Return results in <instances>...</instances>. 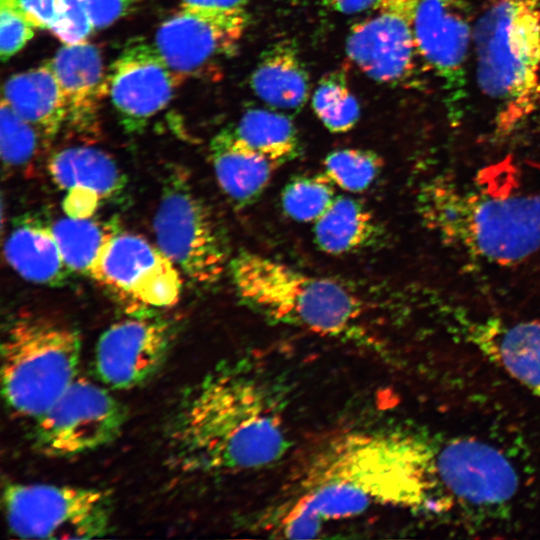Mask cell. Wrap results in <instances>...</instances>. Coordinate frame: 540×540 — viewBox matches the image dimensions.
<instances>
[{
    "mask_svg": "<svg viewBox=\"0 0 540 540\" xmlns=\"http://www.w3.org/2000/svg\"><path fill=\"white\" fill-rule=\"evenodd\" d=\"M420 438L404 431L350 432L326 441L300 465L274 531L314 538L331 521L371 506L419 510Z\"/></svg>",
    "mask_w": 540,
    "mask_h": 540,
    "instance_id": "cell-1",
    "label": "cell"
},
{
    "mask_svg": "<svg viewBox=\"0 0 540 540\" xmlns=\"http://www.w3.org/2000/svg\"><path fill=\"white\" fill-rule=\"evenodd\" d=\"M170 456L188 473H239L279 461L290 446L283 405L248 369L207 375L180 401L168 426Z\"/></svg>",
    "mask_w": 540,
    "mask_h": 540,
    "instance_id": "cell-2",
    "label": "cell"
},
{
    "mask_svg": "<svg viewBox=\"0 0 540 540\" xmlns=\"http://www.w3.org/2000/svg\"><path fill=\"white\" fill-rule=\"evenodd\" d=\"M416 203L426 228L486 262L510 265L540 249V193L494 194L435 178Z\"/></svg>",
    "mask_w": 540,
    "mask_h": 540,
    "instance_id": "cell-3",
    "label": "cell"
},
{
    "mask_svg": "<svg viewBox=\"0 0 540 540\" xmlns=\"http://www.w3.org/2000/svg\"><path fill=\"white\" fill-rule=\"evenodd\" d=\"M476 79L508 137L540 110V0H491L473 27Z\"/></svg>",
    "mask_w": 540,
    "mask_h": 540,
    "instance_id": "cell-4",
    "label": "cell"
},
{
    "mask_svg": "<svg viewBox=\"0 0 540 540\" xmlns=\"http://www.w3.org/2000/svg\"><path fill=\"white\" fill-rule=\"evenodd\" d=\"M228 273L239 300L272 321L326 337L359 333L362 302L334 280L250 251L231 257Z\"/></svg>",
    "mask_w": 540,
    "mask_h": 540,
    "instance_id": "cell-5",
    "label": "cell"
},
{
    "mask_svg": "<svg viewBox=\"0 0 540 540\" xmlns=\"http://www.w3.org/2000/svg\"><path fill=\"white\" fill-rule=\"evenodd\" d=\"M81 352L77 330L23 315L6 328L1 345V382L9 408L37 419L75 381Z\"/></svg>",
    "mask_w": 540,
    "mask_h": 540,
    "instance_id": "cell-6",
    "label": "cell"
},
{
    "mask_svg": "<svg viewBox=\"0 0 540 540\" xmlns=\"http://www.w3.org/2000/svg\"><path fill=\"white\" fill-rule=\"evenodd\" d=\"M153 229L159 249L200 288L214 286L228 271L224 230L180 166L164 175Z\"/></svg>",
    "mask_w": 540,
    "mask_h": 540,
    "instance_id": "cell-7",
    "label": "cell"
},
{
    "mask_svg": "<svg viewBox=\"0 0 540 540\" xmlns=\"http://www.w3.org/2000/svg\"><path fill=\"white\" fill-rule=\"evenodd\" d=\"M9 530L23 539H91L111 524L113 500L104 489L9 483L3 493Z\"/></svg>",
    "mask_w": 540,
    "mask_h": 540,
    "instance_id": "cell-8",
    "label": "cell"
},
{
    "mask_svg": "<svg viewBox=\"0 0 540 540\" xmlns=\"http://www.w3.org/2000/svg\"><path fill=\"white\" fill-rule=\"evenodd\" d=\"M89 277L118 298L130 315L171 307L182 289L181 272L158 246L122 230L105 245Z\"/></svg>",
    "mask_w": 540,
    "mask_h": 540,
    "instance_id": "cell-9",
    "label": "cell"
},
{
    "mask_svg": "<svg viewBox=\"0 0 540 540\" xmlns=\"http://www.w3.org/2000/svg\"><path fill=\"white\" fill-rule=\"evenodd\" d=\"M36 420L34 447L42 455L65 458L99 449L121 433L126 413L111 394L77 377Z\"/></svg>",
    "mask_w": 540,
    "mask_h": 540,
    "instance_id": "cell-10",
    "label": "cell"
},
{
    "mask_svg": "<svg viewBox=\"0 0 540 540\" xmlns=\"http://www.w3.org/2000/svg\"><path fill=\"white\" fill-rule=\"evenodd\" d=\"M417 4L418 0H379L369 16L350 28L346 54L369 78L398 86L415 82L424 63L414 33Z\"/></svg>",
    "mask_w": 540,
    "mask_h": 540,
    "instance_id": "cell-11",
    "label": "cell"
},
{
    "mask_svg": "<svg viewBox=\"0 0 540 540\" xmlns=\"http://www.w3.org/2000/svg\"><path fill=\"white\" fill-rule=\"evenodd\" d=\"M470 0H418L414 33L420 56L440 80L448 118L460 122L467 100V62L473 37Z\"/></svg>",
    "mask_w": 540,
    "mask_h": 540,
    "instance_id": "cell-12",
    "label": "cell"
},
{
    "mask_svg": "<svg viewBox=\"0 0 540 540\" xmlns=\"http://www.w3.org/2000/svg\"><path fill=\"white\" fill-rule=\"evenodd\" d=\"M181 78L155 45L133 38L106 73L107 95L127 133H139L171 101Z\"/></svg>",
    "mask_w": 540,
    "mask_h": 540,
    "instance_id": "cell-13",
    "label": "cell"
},
{
    "mask_svg": "<svg viewBox=\"0 0 540 540\" xmlns=\"http://www.w3.org/2000/svg\"><path fill=\"white\" fill-rule=\"evenodd\" d=\"M247 22V12L182 6L160 25L154 45L169 68L182 79L219 57L232 54Z\"/></svg>",
    "mask_w": 540,
    "mask_h": 540,
    "instance_id": "cell-14",
    "label": "cell"
},
{
    "mask_svg": "<svg viewBox=\"0 0 540 540\" xmlns=\"http://www.w3.org/2000/svg\"><path fill=\"white\" fill-rule=\"evenodd\" d=\"M171 340L168 321L151 314L131 315L101 334L95 353L97 374L111 388L138 386L158 370Z\"/></svg>",
    "mask_w": 540,
    "mask_h": 540,
    "instance_id": "cell-15",
    "label": "cell"
},
{
    "mask_svg": "<svg viewBox=\"0 0 540 540\" xmlns=\"http://www.w3.org/2000/svg\"><path fill=\"white\" fill-rule=\"evenodd\" d=\"M66 103V125L88 140L100 133L99 109L107 94L98 48L86 41L61 47L50 60Z\"/></svg>",
    "mask_w": 540,
    "mask_h": 540,
    "instance_id": "cell-16",
    "label": "cell"
},
{
    "mask_svg": "<svg viewBox=\"0 0 540 540\" xmlns=\"http://www.w3.org/2000/svg\"><path fill=\"white\" fill-rule=\"evenodd\" d=\"M467 338L514 379L540 396V321H461Z\"/></svg>",
    "mask_w": 540,
    "mask_h": 540,
    "instance_id": "cell-17",
    "label": "cell"
},
{
    "mask_svg": "<svg viewBox=\"0 0 540 540\" xmlns=\"http://www.w3.org/2000/svg\"><path fill=\"white\" fill-rule=\"evenodd\" d=\"M210 160L219 186L240 207L254 202L279 168L239 140L232 128L222 130L212 139Z\"/></svg>",
    "mask_w": 540,
    "mask_h": 540,
    "instance_id": "cell-18",
    "label": "cell"
},
{
    "mask_svg": "<svg viewBox=\"0 0 540 540\" xmlns=\"http://www.w3.org/2000/svg\"><path fill=\"white\" fill-rule=\"evenodd\" d=\"M8 264L25 280L64 286L73 272L65 263L51 226L34 217L16 221L4 244Z\"/></svg>",
    "mask_w": 540,
    "mask_h": 540,
    "instance_id": "cell-19",
    "label": "cell"
},
{
    "mask_svg": "<svg viewBox=\"0 0 540 540\" xmlns=\"http://www.w3.org/2000/svg\"><path fill=\"white\" fill-rule=\"evenodd\" d=\"M250 86L272 107L299 110L306 104L309 74L293 39H278L264 49L251 74Z\"/></svg>",
    "mask_w": 540,
    "mask_h": 540,
    "instance_id": "cell-20",
    "label": "cell"
},
{
    "mask_svg": "<svg viewBox=\"0 0 540 540\" xmlns=\"http://www.w3.org/2000/svg\"><path fill=\"white\" fill-rule=\"evenodd\" d=\"M2 99L49 140L66 125V103L50 61L11 76Z\"/></svg>",
    "mask_w": 540,
    "mask_h": 540,
    "instance_id": "cell-21",
    "label": "cell"
},
{
    "mask_svg": "<svg viewBox=\"0 0 540 540\" xmlns=\"http://www.w3.org/2000/svg\"><path fill=\"white\" fill-rule=\"evenodd\" d=\"M54 183L64 189H86L102 201L122 195L127 179L115 160L101 149L72 146L54 153L48 161Z\"/></svg>",
    "mask_w": 540,
    "mask_h": 540,
    "instance_id": "cell-22",
    "label": "cell"
},
{
    "mask_svg": "<svg viewBox=\"0 0 540 540\" xmlns=\"http://www.w3.org/2000/svg\"><path fill=\"white\" fill-rule=\"evenodd\" d=\"M373 214L359 200L336 196L327 210L314 222L317 247L330 255H345L367 247L378 235Z\"/></svg>",
    "mask_w": 540,
    "mask_h": 540,
    "instance_id": "cell-23",
    "label": "cell"
},
{
    "mask_svg": "<svg viewBox=\"0 0 540 540\" xmlns=\"http://www.w3.org/2000/svg\"><path fill=\"white\" fill-rule=\"evenodd\" d=\"M235 136L279 167L298 157V132L287 116L266 109H249L232 127Z\"/></svg>",
    "mask_w": 540,
    "mask_h": 540,
    "instance_id": "cell-24",
    "label": "cell"
},
{
    "mask_svg": "<svg viewBox=\"0 0 540 540\" xmlns=\"http://www.w3.org/2000/svg\"><path fill=\"white\" fill-rule=\"evenodd\" d=\"M52 231L67 266L73 273L89 276L90 270L113 235L120 230L116 221L90 218H62Z\"/></svg>",
    "mask_w": 540,
    "mask_h": 540,
    "instance_id": "cell-25",
    "label": "cell"
},
{
    "mask_svg": "<svg viewBox=\"0 0 540 540\" xmlns=\"http://www.w3.org/2000/svg\"><path fill=\"white\" fill-rule=\"evenodd\" d=\"M49 139L17 114L4 100L0 105L1 158L6 171L31 172Z\"/></svg>",
    "mask_w": 540,
    "mask_h": 540,
    "instance_id": "cell-26",
    "label": "cell"
},
{
    "mask_svg": "<svg viewBox=\"0 0 540 540\" xmlns=\"http://www.w3.org/2000/svg\"><path fill=\"white\" fill-rule=\"evenodd\" d=\"M312 108L333 133L350 131L360 118L359 103L342 71H333L321 78L312 96Z\"/></svg>",
    "mask_w": 540,
    "mask_h": 540,
    "instance_id": "cell-27",
    "label": "cell"
},
{
    "mask_svg": "<svg viewBox=\"0 0 540 540\" xmlns=\"http://www.w3.org/2000/svg\"><path fill=\"white\" fill-rule=\"evenodd\" d=\"M383 167L382 158L374 151L345 148L332 151L323 161V173L337 187L360 193L368 189Z\"/></svg>",
    "mask_w": 540,
    "mask_h": 540,
    "instance_id": "cell-28",
    "label": "cell"
},
{
    "mask_svg": "<svg viewBox=\"0 0 540 540\" xmlns=\"http://www.w3.org/2000/svg\"><path fill=\"white\" fill-rule=\"evenodd\" d=\"M334 187L324 173L296 177L282 191V208L295 221L314 223L335 199Z\"/></svg>",
    "mask_w": 540,
    "mask_h": 540,
    "instance_id": "cell-29",
    "label": "cell"
},
{
    "mask_svg": "<svg viewBox=\"0 0 540 540\" xmlns=\"http://www.w3.org/2000/svg\"><path fill=\"white\" fill-rule=\"evenodd\" d=\"M19 0H0V55L3 62L18 53L34 36Z\"/></svg>",
    "mask_w": 540,
    "mask_h": 540,
    "instance_id": "cell-30",
    "label": "cell"
},
{
    "mask_svg": "<svg viewBox=\"0 0 540 540\" xmlns=\"http://www.w3.org/2000/svg\"><path fill=\"white\" fill-rule=\"evenodd\" d=\"M93 30L85 0H59V16L51 31L64 44L84 42Z\"/></svg>",
    "mask_w": 540,
    "mask_h": 540,
    "instance_id": "cell-31",
    "label": "cell"
},
{
    "mask_svg": "<svg viewBox=\"0 0 540 540\" xmlns=\"http://www.w3.org/2000/svg\"><path fill=\"white\" fill-rule=\"evenodd\" d=\"M85 4L94 29H102L123 17L127 13L131 1L85 0Z\"/></svg>",
    "mask_w": 540,
    "mask_h": 540,
    "instance_id": "cell-32",
    "label": "cell"
},
{
    "mask_svg": "<svg viewBox=\"0 0 540 540\" xmlns=\"http://www.w3.org/2000/svg\"><path fill=\"white\" fill-rule=\"evenodd\" d=\"M101 201L100 197L92 191L72 188L67 190L63 200V209L68 217L90 218L96 212Z\"/></svg>",
    "mask_w": 540,
    "mask_h": 540,
    "instance_id": "cell-33",
    "label": "cell"
},
{
    "mask_svg": "<svg viewBox=\"0 0 540 540\" xmlns=\"http://www.w3.org/2000/svg\"><path fill=\"white\" fill-rule=\"evenodd\" d=\"M29 21L36 29H50L59 16V0H19Z\"/></svg>",
    "mask_w": 540,
    "mask_h": 540,
    "instance_id": "cell-34",
    "label": "cell"
},
{
    "mask_svg": "<svg viewBox=\"0 0 540 540\" xmlns=\"http://www.w3.org/2000/svg\"><path fill=\"white\" fill-rule=\"evenodd\" d=\"M182 6L220 11L244 13L247 0H181Z\"/></svg>",
    "mask_w": 540,
    "mask_h": 540,
    "instance_id": "cell-35",
    "label": "cell"
},
{
    "mask_svg": "<svg viewBox=\"0 0 540 540\" xmlns=\"http://www.w3.org/2000/svg\"><path fill=\"white\" fill-rule=\"evenodd\" d=\"M379 0H322L323 5L337 13L356 14L371 10Z\"/></svg>",
    "mask_w": 540,
    "mask_h": 540,
    "instance_id": "cell-36",
    "label": "cell"
},
{
    "mask_svg": "<svg viewBox=\"0 0 540 540\" xmlns=\"http://www.w3.org/2000/svg\"><path fill=\"white\" fill-rule=\"evenodd\" d=\"M284 1L295 2V1H300V0H284Z\"/></svg>",
    "mask_w": 540,
    "mask_h": 540,
    "instance_id": "cell-37",
    "label": "cell"
}]
</instances>
